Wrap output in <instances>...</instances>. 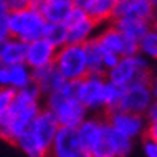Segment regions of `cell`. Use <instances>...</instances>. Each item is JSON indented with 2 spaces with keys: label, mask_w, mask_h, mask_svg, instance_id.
<instances>
[{
  "label": "cell",
  "mask_w": 157,
  "mask_h": 157,
  "mask_svg": "<svg viewBox=\"0 0 157 157\" xmlns=\"http://www.w3.org/2000/svg\"><path fill=\"white\" fill-rule=\"evenodd\" d=\"M10 34L24 44L42 39L47 27V19L35 6H26L21 10H13L8 13Z\"/></svg>",
  "instance_id": "4"
},
{
  "label": "cell",
  "mask_w": 157,
  "mask_h": 157,
  "mask_svg": "<svg viewBox=\"0 0 157 157\" xmlns=\"http://www.w3.org/2000/svg\"><path fill=\"white\" fill-rule=\"evenodd\" d=\"M16 91L13 88H2L0 87V120H2L6 112H8L10 106L13 103V98H15Z\"/></svg>",
  "instance_id": "26"
},
{
  "label": "cell",
  "mask_w": 157,
  "mask_h": 157,
  "mask_svg": "<svg viewBox=\"0 0 157 157\" xmlns=\"http://www.w3.org/2000/svg\"><path fill=\"white\" fill-rule=\"evenodd\" d=\"M8 13H10L8 2H6V0H0V16H2V15H8Z\"/></svg>",
  "instance_id": "36"
},
{
  "label": "cell",
  "mask_w": 157,
  "mask_h": 157,
  "mask_svg": "<svg viewBox=\"0 0 157 157\" xmlns=\"http://www.w3.org/2000/svg\"><path fill=\"white\" fill-rule=\"evenodd\" d=\"M138 47H140V55H143L146 59L157 61V27L152 26L149 29V32L141 39Z\"/></svg>",
  "instance_id": "25"
},
{
  "label": "cell",
  "mask_w": 157,
  "mask_h": 157,
  "mask_svg": "<svg viewBox=\"0 0 157 157\" xmlns=\"http://www.w3.org/2000/svg\"><path fill=\"white\" fill-rule=\"evenodd\" d=\"M152 26L157 27V8H155V13H154V18H152Z\"/></svg>",
  "instance_id": "38"
},
{
  "label": "cell",
  "mask_w": 157,
  "mask_h": 157,
  "mask_svg": "<svg viewBox=\"0 0 157 157\" xmlns=\"http://www.w3.org/2000/svg\"><path fill=\"white\" fill-rule=\"evenodd\" d=\"M44 39L50 42L56 50L67 44V26L66 23H47Z\"/></svg>",
  "instance_id": "23"
},
{
  "label": "cell",
  "mask_w": 157,
  "mask_h": 157,
  "mask_svg": "<svg viewBox=\"0 0 157 157\" xmlns=\"http://www.w3.org/2000/svg\"><path fill=\"white\" fill-rule=\"evenodd\" d=\"M2 44L3 42H0V66H2Z\"/></svg>",
  "instance_id": "40"
},
{
  "label": "cell",
  "mask_w": 157,
  "mask_h": 157,
  "mask_svg": "<svg viewBox=\"0 0 157 157\" xmlns=\"http://www.w3.org/2000/svg\"><path fill=\"white\" fill-rule=\"evenodd\" d=\"M108 130H109V124L104 122V120L95 119V117H87L77 127L78 138H80L83 147L88 151V154L91 149H95L104 140Z\"/></svg>",
  "instance_id": "14"
},
{
  "label": "cell",
  "mask_w": 157,
  "mask_h": 157,
  "mask_svg": "<svg viewBox=\"0 0 157 157\" xmlns=\"http://www.w3.org/2000/svg\"><path fill=\"white\" fill-rule=\"evenodd\" d=\"M85 56H87V67H88V74H99V75H106V71L103 66V53L104 50L103 47L98 44V40L93 39L88 44H85Z\"/></svg>",
  "instance_id": "20"
},
{
  "label": "cell",
  "mask_w": 157,
  "mask_h": 157,
  "mask_svg": "<svg viewBox=\"0 0 157 157\" xmlns=\"http://www.w3.org/2000/svg\"><path fill=\"white\" fill-rule=\"evenodd\" d=\"M104 87L106 77L99 74H88L78 80L77 98L88 112L104 109Z\"/></svg>",
  "instance_id": "8"
},
{
  "label": "cell",
  "mask_w": 157,
  "mask_h": 157,
  "mask_svg": "<svg viewBox=\"0 0 157 157\" xmlns=\"http://www.w3.org/2000/svg\"><path fill=\"white\" fill-rule=\"evenodd\" d=\"M91 2V0H74V6H77V8H80L85 11V8L88 6V3Z\"/></svg>",
  "instance_id": "37"
},
{
  "label": "cell",
  "mask_w": 157,
  "mask_h": 157,
  "mask_svg": "<svg viewBox=\"0 0 157 157\" xmlns=\"http://www.w3.org/2000/svg\"><path fill=\"white\" fill-rule=\"evenodd\" d=\"M143 152L146 157H157V141L146 138L143 141Z\"/></svg>",
  "instance_id": "29"
},
{
  "label": "cell",
  "mask_w": 157,
  "mask_h": 157,
  "mask_svg": "<svg viewBox=\"0 0 157 157\" xmlns=\"http://www.w3.org/2000/svg\"><path fill=\"white\" fill-rule=\"evenodd\" d=\"M124 96V88L116 85L114 82H109L106 78V87H104V109L108 112L117 111L120 101Z\"/></svg>",
  "instance_id": "24"
},
{
  "label": "cell",
  "mask_w": 157,
  "mask_h": 157,
  "mask_svg": "<svg viewBox=\"0 0 157 157\" xmlns=\"http://www.w3.org/2000/svg\"><path fill=\"white\" fill-rule=\"evenodd\" d=\"M149 87H151V91H152L154 99H157V74L151 77V80H149Z\"/></svg>",
  "instance_id": "34"
},
{
  "label": "cell",
  "mask_w": 157,
  "mask_h": 157,
  "mask_svg": "<svg viewBox=\"0 0 157 157\" xmlns=\"http://www.w3.org/2000/svg\"><path fill=\"white\" fill-rule=\"evenodd\" d=\"M47 3H53V5H72L74 6V0H44Z\"/></svg>",
  "instance_id": "35"
},
{
  "label": "cell",
  "mask_w": 157,
  "mask_h": 157,
  "mask_svg": "<svg viewBox=\"0 0 157 157\" xmlns=\"http://www.w3.org/2000/svg\"><path fill=\"white\" fill-rule=\"evenodd\" d=\"M117 0H91L88 6L85 8V13L95 21L96 24L114 21Z\"/></svg>",
  "instance_id": "19"
},
{
  "label": "cell",
  "mask_w": 157,
  "mask_h": 157,
  "mask_svg": "<svg viewBox=\"0 0 157 157\" xmlns=\"http://www.w3.org/2000/svg\"><path fill=\"white\" fill-rule=\"evenodd\" d=\"M152 101H154V96L149 83H135L124 88V96L119 109L144 116L149 106L152 104Z\"/></svg>",
  "instance_id": "11"
},
{
  "label": "cell",
  "mask_w": 157,
  "mask_h": 157,
  "mask_svg": "<svg viewBox=\"0 0 157 157\" xmlns=\"http://www.w3.org/2000/svg\"><path fill=\"white\" fill-rule=\"evenodd\" d=\"M26 48L27 44L18 39L10 37L2 44V64L3 66H16L26 61Z\"/></svg>",
  "instance_id": "18"
},
{
  "label": "cell",
  "mask_w": 157,
  "mask_h": 157,
  "mask_svg": "<svg viewBox=\"0 0 157 157\" xmlns=\"http://www.w3.org/2000/svg\"><path fill=\"white\" fill-rule=\"evenodd\" d=\"M55 58H56V48L42 37L27 44L24 64L32 71H37L42 67L52 66L55 63Z\"/></svg>",
  "instance_id": "13"
},
{
  "label": "cell",
  "mask_w": 157,
  "mask_h": 157,
  "mask_svg": "<svg viewBox=\"0 0 157 157\" xmlns=\"http://www.w3.org/2000/svg\"><path fill=\"white\" fill-rule=\"evenodd\" d=\"M109 82H114L122 88H127L135 83H149L151 80V66L149 59H146L143 55L124 56L119 63L114 66L109 72L104 75Z\"/></svg>",
  "instance_id": "5"
},
{
  "label": "cell",
  "mask_w": 157,
  "mask_h": 157,
  "mask_svg": "<svg viewBox=\"0 0 157 157\" xmlns=\"http://www.w3.org/2000/svg\"><path fill=\"white\" fill-rule=\"evenodd\" d=\"M53 64L64 77V80H82L85 75H88L87 56H85L83 45L66 44L64 47L58 48Z\"/></svg>",
  "instance_id": "6"
},
{
  "label": "cell",
  "mask_w": 157,
  "mask_h": 157,
  "mask_svg": "<svg viewBox=\"0 0 157 157\" xmlns=\"http://www.w3.org/2000/svg\"><path fill=\"white\" fill-rule=\"evenodd\" d=\"M59 122L55 114L47 108L39 112L34 122L27 130L19 135L15 144L23 151L27 157H45L50 152L52 143L59 130Z\"/></svg>",
  "instance_id": "2"
},
{
  "label": "cell",
  "mask_w": 157,
  "mask_h": 157,
  "mask_svg": "<svg viewBox=\"0 0 157 157\" xmlns=\"http://www.w3.org/2000/svg\"><path fill=\"white\" fill-rule=\"evenodd\" d=\"M109 144L112 147V152L116 157H127L130 155L132 149H133V140L125 136V135H122L120 132L114 130V128L109 127Z\"/></svg>",
  "instance_id": "22"
},
{
  "label": "cell",
  "mask_w": 157,
  "mask_h": 157,
  "mask_svg": "<svg viewBox=\"0 0 157 157\" xmlns=\"http://www.w3.org/2000/svg\"><path fill=\"white\" fill-rule=\"evenodd\" d=\"M141 2H146V3H151V5L157 6V0H141Z\"/></svg>",
  "instance_id": "39"
},
{
  "label": "cell",
  "mask_w": 157,
  "mask_h": 157,
  "mask_svg": "<svg viewBox=\"0 0 157 157\" xmlns=\"http://www.w3.org/2000/svg\"><path fill=\"white\" fill-rule=\"evenodd\" d=\"M95 39L106 52H111L114 55L120 56V58H124V56H133V55L140 53V47L136 42L127 39L114 24L104 27Z\"/></svg>",
  "instance_id": "10"
},
{
  "label": "cell",
  "mask_w": 157,
  "mask_h": 157,
  "mask_svg": "<svg viewBox=\"0 0 157 157\" xmlns=\"http://www.w3.org/2000/svg\"><path fill=\"white\" fill-rule=\"evenodd\" d=\"M50 152L53 157H90L78 138L77 128L59 127L58 133L52 143Z\"/></svg>",
  "instance_id": "9"
},
{
  "label": "cell",
  "mask_w": 157,
  "mask_h": 157,
  "mask_svg": "<svg viewBox=\"0 0 157 157\" xmlns=\"http://www.w3.org/2000/svg\"><path fill=\"white\" fill-rule=\"evenodd\" d=\"M40 96L42 93L35 83L16 91L6 116L0 120V138L15 143L19 135L31 127L42 111Z\"/></svg>",
  "instance_id": "1"
},
{
  "label": "cell",
  "mask_w": 157,
  "mask_h": 157,
  "mask_svg": "<svg viewBox=\"0 0 157 157\" xmlns=\"http://www.w3.org/2000/svg\"><path fill=\"white\" fill-rule=\"evenodd\" d=\"M147 122H157V99H154L152 104L149 106V109L146 111Z\"/></svg>",
  "instance_id": "32"
},
{
  "label": "cell",
  "mask_w": 157,
  "mask_h": 157,
  "mask_svg": "<svg viewBox=\"0 0 157 157\" xmlns=\"http://www.w3.org/2000/svg\"><path fill=\"white\" fill-rule=\"evenodd\" d=\"M11 37L10 34V24H8V15L0 16V42H5Z\"/></svg>",
  "instance_id": "28"
},
{
  "label": "cell",
  "mask_w": 157,
  "mask_h": 157,
  "mask_svg": "<svg viewBox=\"0 0 157 157\" xmlns=\"http://www.w3.org/2000/svg\"><path fill=\"white\" fill-rule=\"evenodd\" d=\"M66 26H67V44L85 45L96 37L98 24L83 10L77 8V6H72V10L69 11Z\"/></svg>",
  "instance_id": "7"
},
{
  "label": "cell",
  "mask_w": 157,
  "mask_h": 157,
  "mask_svg": "<svg viewBox=\"0 0 157 157\" xmlns=\"http://www.w3.org/2000/svg\"><path fill=\"white\" fill-rule=\"evenodd\" d=\"M10 6V11L13 10H21V8H26V6H31L32 5V0H6Z\"/></svg>",
  "instance_id": "31"
},
{
  "label": "cell",
  "mask_w": 157,
  "mask_h": 157,
  "mask_svg": "<svg viewBox=\"0 0 157 157\" xmlns=\"http://www.w3.org/2000/svg\"><path fill=\"white\" fill-rule=\"evenodd\" d=\"M119 59H120V56H117V55H114V53L106 52V50H104V53H103V66H104L106 72H109V71L119 63Z\"/></svg>",
  "instance_id": "27"
},
{
  "label": "cell",
  "mask_w": 157,
  "mask_h": 157,
  "mask_svg": "<svg viewBox=\"0 0 157 157\" xmlns=\"http://www.w3.org/2000/svg\"><path fill=\"white\" fill-rule=\"evenodd\" d=\"M8 69H10V88H13L15 91L23 90L34 83L32 69L27 67L24 63L16 64V66H8Z\"/></svg>",
  "instance_id": "21"
},
{
  "label": "cell",
  "mask_w": 157,
  "mask_h": 157,
  "mask_svg": "<svg viewBox=\"0 0 157 157\" xmlns=\"http://www.w3.org/2000/svg\"><path fill=\"white\" fill-rule=\"evenodd\" d=\"M157 6L141 2V0H119L116 5L114 19L117 18H140L152 23L154 13Z\"/></svg>",
  "instance_id": "15"
},
{
  "label": "cell",
  "mask_w": 157,
  "mask_h": 157,
  "mask_svg": "<svg viewBox=\"0 0 157 157\" xmlns=\"http://www.w3.org/2000/svg\"><path fill=\"white\" fill-rule=\"evenodd\" d=\"M146 138L157 141V122H149V125L146 127Z\"/></svg>",
  "instance_id": "33"
},
{
  "label": "cell",
  "mask_w": 157,
  "mask_h": 157,
  "mask_svg": "<svg viewBox=\"0 0 157 157\" xmlns=\"http://www.w3.org/2000/svg\"><path fill=\"white\" fill-rule=\"evenodd\" d=\"M32 77H34V83L37 85L39 90H40V93L45 95V96L56 91L64 82H66L64 77L59 74V71L55 67V64L37 69V71H32Z\"/></svg>",
  "instance_id": "16"
},
{
  "label": "cell",
  "mask_w": 157,
  "mask_h": 157,
  "mask_svg": "<svg viewBox=\"0 0 157 157\" xmlns=\"http://www.w3.org/2000/svg\"><path fill=\"white\" fill-rule=\"evenodd\" d=\"M117 2H119V0H117Z\"/></svg>",
  "instance_id": "41"
},
{
  "label": "cell",
  "mask_w": 157,
  "mask_h": 157,
  "mask_svg": "<svg viewBox=\"0 0 157 157\" xmlns=\"http://www.w3.org/2000/svg\"><path fill=\"white\" fill-rule=\"evenodd\" d=\"M78 80H66L61 87L47 96V109L55 114L61 127L77 128L88 117L87 108L77 98Z\"/></svg>",
  "instance_id": "3"
},
{
  "label": "cell",
  "mask_w": 157,
  "mask_h": 157,
  "mask_svg": "<svg viewBox=\"0 0 157 157\" xmlns=\"http://www.w3.org/2000/svg\"><path fill=\"white\" fill-rule=\"evenodd\" d=\"M0 87L10 88V69L8 66H0Z\"/></svg>",
  "instance_id": "30"
},
{
  "label": "cell",
  "mask_w": 157,
  "mask_h": 157,
  "mask_svg": "<svg viewBox=\"0 0 157 157\" xmlns=\"http://www.w3.org/2000/svg\"><path fill=\"white\" fill-rule=\"evenodd\" d=\"M108 124L111 128L120 132L122 135L128 138H138L146 132V119L144 116L140 114H133V112H127V111H112L109 112V119Z\"/></svg>",
  "instance_id": "12"
},
{
  "label": "cell",
  "mask_w": 157,
  "mask_h": 157,
  "mask_svg": "<svg viewBox=\"0 0 157 157\" xmlns=\"http://www.w3.org/2000/svg\"><path fill=\"white\" fill-rule=\"evenodd\" d=\"M114 26L127 39L140 44L141 39L152 27V23L151 21H146V19H140V18H117V19H114Z\"/></svg>",
  "instance_id": "17"
}]
</instances>
